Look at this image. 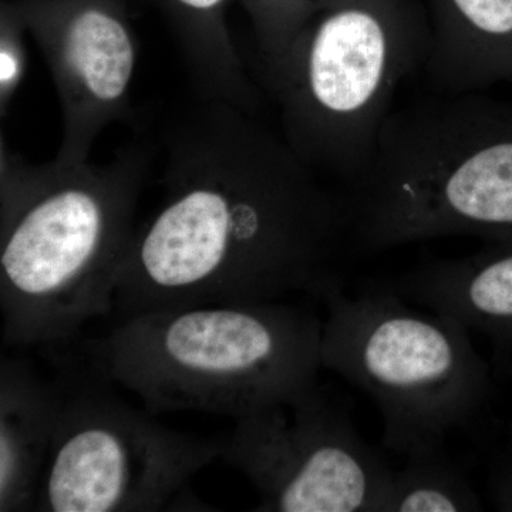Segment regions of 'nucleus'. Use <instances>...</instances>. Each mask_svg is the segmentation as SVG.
Masks as SVG:
<instances>
[{
  "mask_svg": "<svg viewBox=\"0 0 512 512\" xmlns=\"http://www.w3.org/2000/svg\"><path fill=\"white\" fill-rule=\"evenodd\" d=\"M0 161L3 345L72 339L114 312L150 157L131 147L103 165L29 164L2 141Z\"/></svg>",
  "mask_w": 512,
  "mask_h": 512,
  "instance_id": "obj_2",
  "label": "nucleus"
},
{
  "mask_svg": "<svg viewBox=\"0 0 512 512\" xmlns=\"http://www.w3.org/2000/svg\"><path fill=\"white\" fill-rule=\"evenodd\" d=\"M483 92L434 93L390 113L369 167L343 190L350 247L512 237V100Z\"/></svg>",
  "mask_w": 512,
  "mask_h": 512,
  "instance_id": "obj_4",
  "label": "nucleus"
},
{
  "mask_svg": "<svg viewBox=\"0 0 512 512\" xmlns=\"http://www.w3.org/2000/svg\"><path fill=\"white\" fill-rule=\"evenodd\" d=\"M60 390L43 382L25 362L0 365V512L35 511Z\"/></svg>",
  "mask_w": 512,
  "mask_h": 512,
  "instance_id": "obj_12",
  "label": "nucleus"
},
{
  "mask_svg": "<svg viewBox=\"0 0 512 512\" xmlns=\"http://www.w3.org/2000/svg\"><path fill=\"white\" fill-rule=\"evenodd\" d=\"M322 301L320 365L372 397L387 450L406 460L441 453L487 403L490 369L457 319L417 311L392 289L348 298L340 282Z\"/></svg>",
  "mask_w": 512,
  "mask_h": 512,
  "instance_id": "obj_6",
  "label": "nucleus"
},
{
  "mask_svg": "<svg viewBox=\"0 0 512 512\" xmlns=\"http://www.w3.org/2000/svg\"><path fill=\"white\" fill-rule=\"evenodd\" d=\"M423 72L437 94L512 84V0H429Z\"/></svg>",
  "mask_w": 512,
  "mask_h": 512,
  "instance_id": "obj_10",
  "label": "nucleus"
},
{
  "mask_svg": "<svg viewBox=\"0 0 512 512\" xmlns=\"http://www.w3.org/2000/svg\"><path fill=\"white\" fill-rule=\"evenodd\" d=\"M59 390L35 511L165 510L195 474L220 457L222 443L168 429L154 414L116 396Z\"/></svg>",
  "mask_w": 512,
  "mask_h": 512,
  "instance_id": "obj_7",
  "label": "nucleus"
},
{
  "mask_svg": "<svg viewBox=\"0 0 512 512\" xmlns=\"http://www.w3.org/2000/svg\"><path fill=\"white\" fill-rule=\"evenodd\" d=\"M483 510L466 471L441 453L407 460L394 471L379 512H473Z\"/></svg>",
  "mask_w": 512,
  "mask_h": 512,
  "instance_id": "obj_14",
  "label": "nucleus"
},
{
  "mask_svg": "<svg viewBox=\"0 0 512 512\" xmlns=\"http://www.w3.org/2000/svg\"><path fill=\"white\" fill-rule=\"evenodd\" d=\"M392 291L429 311L444 313L493 342L500 359L512 350V237L490 241L464 258L416 269Z\"/></svg>",
  "mask_w": 512,
  "mask_h": 512,
  "instance_id": "obj_11",
  "label": "nucleus"
},
{
  "mask_svg": "<svg viewBox=\"0 0 512 512\" xmlns=\"http://www.w3.org/2000/svg\"><path fill=\"white\" fill-rule=\"evenodd\" d=\"M163 200L137 229L114 292L121 319L204 303L282 302L339 284L343 190L255 114L201 100L164 138Z\"/></svg>",
  "mask_w": 512,
  "mask_h": 512,
  "instance_id": "obj_1",
  "label": "nucleus"
},
{
  "mask_svg": "<svg viewBox=\"0 0 512 512\" xmlns=\"http://www.w3.org/2000/svg\"><path fill=\"white\" fill-rule=\"evenodd\" d=\"M490 494L498 511L512 512V458L495 464L490 474Z\"/></svg>",
  "mask_w": 512,
  "mask_h": 512,
  "instance_id": "obj_16",
  "label": "nucleus"
},
{
  "mask_svg": "<svg viewBox=\"0 0 512 512\" xmlns=\"http://www.w3.org/2000/svg\"><path fill=\"white\" fill-rule=\"evenodd\" d=\"M220 457L254 485L258 511L379 512L394 473L318 387L235 421Z\"/></svg>",
  "mask_w": 512,
  "mask_h": 512,
  "instance_id": "obj_8",
  "label": "nucleus"
},
{
  "mask_svg": "<svg viewBox=\"0 0 512 512\" xmlns=\"http://www.w3.org/2000/svg\"><path fill=\"white\" fill-rule=\"evenodd\" d=\"M322 320L282 302L204 303L121 319L87 342L97 373L154 416L244 419L318 387Z\"/></svg>",
  "mask_w": 512,
  "mask_h": 512,
  "instance_id": "obj_3",
  "label": "nucleus"
},
{
  "mask_svg": "<svg viewBox=\"0 0 512 512\" xmlns=\"http://www.w3.org/2000/svg\"><path fill=\"white\" fill-rule=\"evenodd\" d=\"M254 29L262 69L281 59L295 37L330 0H239Z\"/></svg>",
  "mask_w": 512,
  "mask_h": 512,
  "instance_id": "obj_15",
  "label": "nucleus"
},
{
  "mask_svg": "<svg viewBox=\"0 0 512 512\" xmlns=\"http://www.w3.org/2000/svg\"><path fill=\"white\" fill-rule=\"evenodd\" d=\"M429 15L416 0H330L262 76L284 138L343 187L372 161L394 94L423 70Z\"/></svg>",
  "mask_w": 512,
  "mask_h": 512,
  "instance_id": "obj_5",
  "label": "nucleus"
},
{
  "mask_svg": "<svg viewBox=\"0 0 512 512\" xmlns=\"http://www.w3.org/2000/svg\"><path fill=\"white\" fill-rule=\"evenodd\" d=\"M151 2L167 20L200 100L222 101L256 114L261 93L229 32V0Z\"/></svg>",
  "mask_w": 512,
  "mask_h": 512,
  "instance_id": "obj_13",
  "label": "nucleus"
},
{
  "mask_svg": "<svg viewBox=\"0 0 512 512\" xmlns=\"http://www.w3.org/2000/svg\"><path fill=\"white\" fill-rule=\"evenodd\" d=\"M510 441H511V446H512V421L510 424Z\"/></svg>",
  "mask_w": 512,
  "mask_h": 512,
  "instance_id": "obj_17",
  "label": "nucleus"
},
{
  "mask_svg": "<svg viewBox=\"0 0 512 512\" xmlns=\"http://www.w3.org/2000/svg\"><path fill=\"white\" fill-rule=\"evenodd\" d=\"M45 57L62 107L57 160L89 161L104 128L134 120L137 40L126 0H6Z\"/></svg>",
  "mask_w": 512,
  "mask_h": 512,
  "instance_id": "obj_9",
  "label": "nucleus"
}]
</instances>
